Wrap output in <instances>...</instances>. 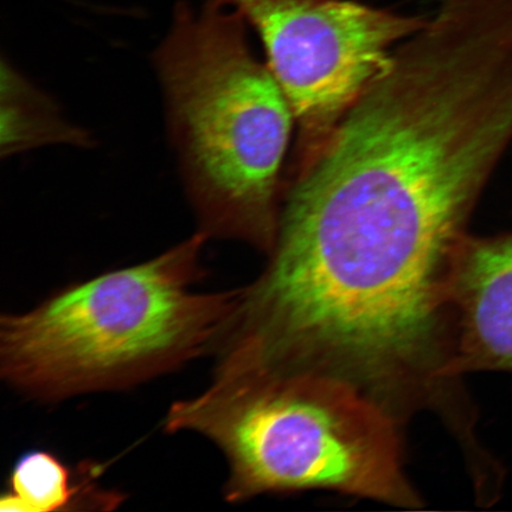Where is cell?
Masks as SVG:
<instances>
[{
  "label": "cell",
  "instance_id": "ba28073f",
  "mask_svg": "<svg viewBox=\"0 0 512 512\" xmlns=\"http://www.w3.org/2000/svg\"><path fill=\"white\" fill-rule=\"evenodd\" d=\"M50 143L86 145L89 139L62 119L47 95L3 63V155Z\"/></svg>",
  "mask_w": 512,
  "mask_h": 512
},
{
  "label": "cell",
  "instance_id": "6da1fadb",
  "mask_svg": "<svg viewBox=\"0 0 512 512\" xmlns=\"http://www.w3.org/2000/svg\"><path fill=\"white\" fill-rule=\"evenodd\" d=\"M511 144L512 0H438L287 174L267 290L338 341L426 329L446 310L471 217Z\"/></svg>",
  "mask_w": 512,
  "mask_h": 512
},
{
  "label": "cell",
  "instance_id": "52a82bcc",
  "mask_svg": "<svg viewBox=\"0 0 512 512\" xmlns=\"http://www.w3.org/2000/svg\"><path fill=\"white\" fill-rule=\"evenodd\" d=\"M102 472V464L69 465L54 452L27 451L12 466L0 511H113L126 501V495L102 488Z\"/></svg>",
  "mask_w": 512,
  "mask_h": 512
},
{
  "label": "cell",
  "instance_id": "7a4b0ae2",
  "mask_svg": "<svg viewBox=\"0 0 512 512\" xmlns=\"http://www.w3.org/2000/svg\"><path fill=\"white\" fill-rule=\"evenodd\" d=\"M153 60L198 232L270 254L296 124L245 19L217 0L178 3Z\"/></svg>",
  "mask_w": 512,
  "mask_h": 512
},
{
  "label": "cell",
  "instance_id": "8992f818",
  "mask_svg": "<svg viewBox=\"0 0 512 512\" xmlns=\"http://www.w3.org/2000/svg\"><path fill=\"white\" fill-rule=\"evenodd\" d=\"M450 318L459 377L512 374V230L467 236L453 265Z\"/></svg>",
  "mask_w": 512,
  "mask_h": 512
},
{
  "label": "cell",
  "instance_id": "277c9868",
  "mask_svg": "<svg viewBox=\"0 0 512 512\" xmlns=\"http://www.w3.org/2000/svg\"><path fill=\"white\" fill-rule=\"evenodd\" d=\"M403 422L351 384L310 374L215 371L172 403L168 433L211 441L228 465L224 497L328 491L401 509L424 499L406 470Z\"/></svg>",
  "mask_w": 512,
  "mask_h": 512
},
{
  "label": "cell",
  "instance_id": "3957f363",
  "mask_svg": "<svg viewBox=\"0 0 512 512\" xmlns=\"http://www.w3.org/2000/svg\"><path fill=\"white\" fill-rule=\"evenodd\" d=\"M197 232L143 264L51 294L0 319V373L43 402L123 390L216 351L236 290L200 293L206 277Z\"/></svg>",
  "mask_w": 512,
  "mask_h": 512
},
{
  "label": "cell",
  "instance_id": "5b68a950",
  "mask_svg": "<svg viewBox=\"0 0 512 512\" xmlns=\"http://www.w3.org/2000/svg\"><path fill=\"white\" fill-rule=\"evenodd\" d=\"M238 11L264 46L290 105L296 145L288 172L309 160L394 51L427 19L356 0H217Z\"/></svg>",
  "mask_w": 512,
  "mask_h": 512
}]
</instances>
